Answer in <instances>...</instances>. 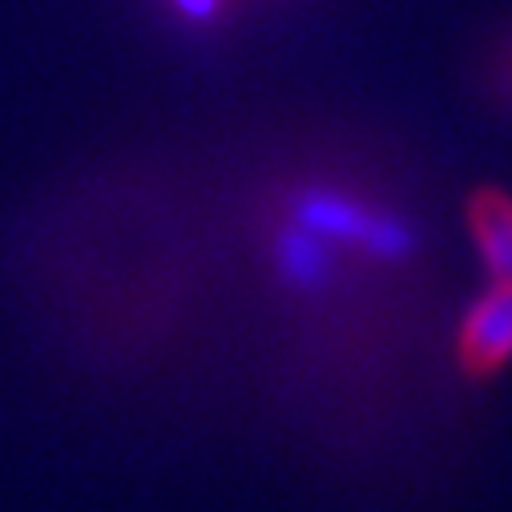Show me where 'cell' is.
<instances>
[{"instance_id":"3","label":"cell","mask_w":512,"mask_h":512,"mask_svg":"<svg viewBox=\"0 0 512 512\" xmlns=\"http://www.w3.org/2000/svg\"><path fill=\"white\" fill-rule=\"evenodd\" d=\"M468 230L492 283H512V198L504 190H476L468 202Z\"/></svg>"},{"instance_id":"2","label":"cell","mask_w":512,"mask_h":512,"mask_svg":"<svg viewBox=\"0 0 512 512\" xmlns=\"http://www.w3.org/2000/svg\"><path fill=\"white\" fill-rule=\"evenodd\" d=\"M295 218L307 234H343V238H363L383 254H396L404 246V230L396 222H383L363 214L359 206L335 198V194H307L295 206Z\"/></svg>"},{"instance_id":"1","label":"cell","mask_w":512,"mask_h":512,"mask_svg":"<svg viewBox=\"0 0 512 512\" xmlns=\"http://www.w3.org/2000/svg\"><path fill=\"white\" fill-rule=\"evenodd\" d=\"M456 355L468 375L484 379L512 359V283H492L464 315Z\"/></svg>"},{"instance_id":"4","label":"cell","mask_w":512,"mask_h":512,"mask_svg":"<svg viewBox=\"0 0 512 512\" xmlns=\"http://www.w3.org/2000/svg\"><path fill=\"white\" fill-rule=\"evenodd\" d=\"M279 263H283V271H287L295 283H319V279H323V267H327L319 238H315V234H307L303 226H299V230H291V234H283Z\"/></svg>"}]
</instances>
